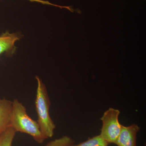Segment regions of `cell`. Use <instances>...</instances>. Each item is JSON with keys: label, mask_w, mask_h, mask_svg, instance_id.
I'll list each match as a JSON object with an SVG mask.
<instances>
[{"label": "cell", "mask_w": 146, "mask_h": 146, "mask_svg": "<svg viewBox=\"0 0 146 146\" xmlns=\"http://www.w3.org/2000/svg\"><path fill=\"white\" fill-rule=\"evenodd\" d=\"M10 127L16 132L29 134L38 143H43L46 139L40 130L37 121L29 116L25 106L17 99L12 101Z\"/></svg>", "instance_id": "obj_1"}, {"label": "cell", "mask_w": 146, "mask_h": 146, "mask_svg": "<svg viewBox=\"0 0 146 146\" xmlns=\"http://www.w3.org/2000/svg\"><path fill=\"white\" fill-rule=\"evenodd\" d=\"M37 81L35 106L40 130L46 139L52 138L54 134L56 125L50 114V105L46 87L38 76L35 77Z\"/></svg>", "instance_id": "obj_2"}, {"label": "cell", "mask_w": 146, "mask_h": 146, "mask_svg": "<svg viewBox=\"0 0 146 146\" xmlns=\"http://www.w3.org/2000/svg\"><path fill=\"white\" fill-rule=\"evenodd\" d=\"M120 113L119 110L110 108L101 118L102 126L100 135L108 144L115 143L121 130L122 125L119 120Z\"/></svg>", "instance_id": "obj_3"}, {"label": "cell", "mask_w": 146, "mask_h": 146, "mask_svg": "<svg viewBox=\"0 0 146 146\" xmlns=\"http://www.w3.org/2000/svg\"><path fill=\"white\" fill-rule=\"evenodd\" d=\"M139 130L140 127L135 124L129 126L122 125L121 132L115 144L118 146H136V135Z\"/></svg>", "instance_id": "obj_4"}, {"label": "cell", "mask_w": 146, "mask_h": 146, "mask_svg": "<svg viewBox=\"0 0 146 146\" xmlns=\"http://www.w3.org/2000/svg\"><path fill=\"white\" fill-rule=\"evenodd\" d=\"M12 101L5 98L0 99V137L10 127Z\"/></svg>", "instance_id": "obj_5"}, {"label": "cell", "mask_w": 146, "mask_h": 146, "mask_svg": "<svg viewBox=\"0 0 146 146\" xmlns=\"http://www.w3.org/2000/svg\"><path fill=\"white\" fill-rule=\"evenodd\" d=\"M20 39L17 33L5 32L0 35V55L13 48L15 43Z\"/></svg>", "instance_id": "obj_6"}, {"label": "cell", "mask_w": 146, "mask_h": 146, "mask_svg": "<svg viewBox=\"0 0 146 146\" xmlns=\"http://www.w3.org/2000/svg\"><path fill=\"white\" fill-rule=\"evenodd\" d=\"M16 132L9 127L0 137V146H11Z\"/></svg>", "instance_id": "obj_7"}, {"label": "cell", "mask_w": 146, "mask_h": 146, "mask_svg": "<svg viewBox=\"0 0 146 146\" xmlns=\"http://www.w3.org/2000/svg\"><path fill=\"white\" fill-rule=\"evenodd\" d=\"M97 145L108 146V144L101 137L100 135L94 136L91 138H89L87 141L80 143L78 145L70 146H95Z\"/></svg>", "instance_id": "obj_8"}, {"label": "cell", "mask_w": 146, "mask_h": 146, "mask_svg": "<svg viewBox=\"0 0 146 146\" xmlns=\"http://www.w3.org/2000/svg\"><path fill=\"white\" fill-rule=\"evenodd\" d=\"M73 143L74 141L70 137L65 136L50 141L45 146H70Z\"/></svg>", "instance_id": "obj_9"}, {"label": "cell", "mask_w": 146, "mask_h": 146, "mask_svg": "<svg viewBox=\"0 0 146 146\" xmlns=\"http://www.w3.org/2000/svg\"><path fill=\"white\" fill-rule=\"evenodd\" d=\"M28 1H30L31 2H35L40 3H42V4L48 5L53 6L59 7V8L61 9H66L70 10L71 12H73L74 11V9H73L71 7L57 5L52 3H50V2L48 1H44V0H28Z\"/></svg>", "instance_id": "obj_10"}, {"label": "cell", "mask_w": 146, "mask_h": 146, "mask_svg": "<svg viewBox=\"0 0 146 146\" xmlns=\"http://www.w3.org/2000/svg\"><path fill=\"white\" fill-rule=\"evenodd\" d=\"M95 146H102V145H96Z\"/></svg>", "instance_id": "obj_11"}]
</instances>
